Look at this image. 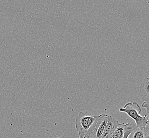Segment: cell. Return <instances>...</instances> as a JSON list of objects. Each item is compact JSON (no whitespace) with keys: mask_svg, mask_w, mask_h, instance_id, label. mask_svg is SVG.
<instances>
[{"mask_svg":"<svg viewBox=\"0 0 149 138\" xmlns=\"http://www.w3.org/2000/svg\"><path fill=\"white\" fill-rule=\"evenodd\" d=\"M120 112L125 113L132 118L135 122L136 127L142 129H144L149 126V116L145 115L144 116L141 115V109L140 105L136 102L128 103L125 105L123 108L119 109Z\"/></svg>","mask_w":149,"mask_h":138,"instance_id":"obj_1","label":"cell"},{"mask_svg":"<svg viewBox=\"0 0 149 138\" xmlns=\"http://www.w3.org/2000/svg\"><path fill=\"white\" fill-rule=\"evenodd\" d=\"M97 116L92 115L88 112H80L75 119V127L77 131L79 138H85Z\"/></svg>","mask_w":149,"mask_h":138,"instance_id":"obj_2","label":"cell"},{"mask_svg":"<svg viewBox=\"0 0 149 138\" xmlns=\"http://www.w3.org/2000/svg\"><path fill=\"white\" fill-rule=\"evenodd\" d=\"M149 77L144 79L139 87L138 97L144 102H149Z\"/></svg>","mask_w":149,"mask_h":138,"instance_id":"obj_3","label":"cell"},{"mask_svg":"<svg viewBox=\"0 0 149 138\" xmlns=\"http://www.w3.org/2000/svg\"><path fill=\"white\" fill-rule=\"evenodd\" d=\"M119 123H120L115 118H113L111 115H108L106 126L102 138H107V137L118 127Z\"/></svg>","mask_w":149,"mask_h":138,"instance_id":"obj_4","label":"cell"},{"mask_svg":"<svg viewBox=\"0 0 149 138\" xmlns=\"http://www.w3.org/2000/svg\"><path fill=\"white\" fill-rule=\"evenodd\" d=\"M128 138H149V126L142 129L136 127H133Z\"/></svg>","mask_w":149,"mask_h":138,"instance_id":"obj_5","label":"cell"},{"mask_svg":"<svg viewBox=\"0 0 149 138\" xmlns=\"http://www.w3.org/2000/svg\"><path fill=\"white\" fill-rule=\"evenodd\" d=\"M129 123L118 124V127L109 134L107 138H123L126 127Z\"/></svg>","mask_w":149,"mask_h":138,"instance_id":"obj_6","label":"cell"},{"mask_svg":"<svg viewBox=\"0 0 149 138\" xmlns=\"http://www.w3.org/2000/svg\"><path fill=\"white\" fill-rule=\"evenodd\" d=\"M132 129H133V127H132L131 124H129V125H127V127H126V129L125 130V132H124L123 138H128V137L130 134V133L131 132Z\"/></svg>","mask_w":149,"mask_h":138,"instance_id":"obj_7","label":"cell"},{"mask_svg":"<svg viewBox=\"0 0 149 138\" xmlns=\"http://www.w3.org/2000/svg\"><path fill=\"white\" fill-rule=\"evenodd\" d=\"M142 106L143 108H145L146 109V115L149 116V102H143V103L142 104Z\"/></svg>","mask_w":149,"mask_h":138,"instance_id":"obj_8","label":"cell"},{"mask_svg":"<svg viewBox=\"0 0 149 138\" xmlns=\"http://www.w3.org/2000/svg\"><path fill=\"white\" fill-rule=\"evenodd\" d=\"M85 138H91V137H85Z\"/></svg>","mask_w":149,"mask_h":138,"instance_id":"obj_9","label":"cell"},{"mask_svg":"<svg viewBox=\"0 0 149 138\" xmlns=\"http://www.w3.org/2000/svg\"></svg>","mask_w":149,"mask_h":138,"instance_id":"obj_10","label":"cell"}]
</instances>
